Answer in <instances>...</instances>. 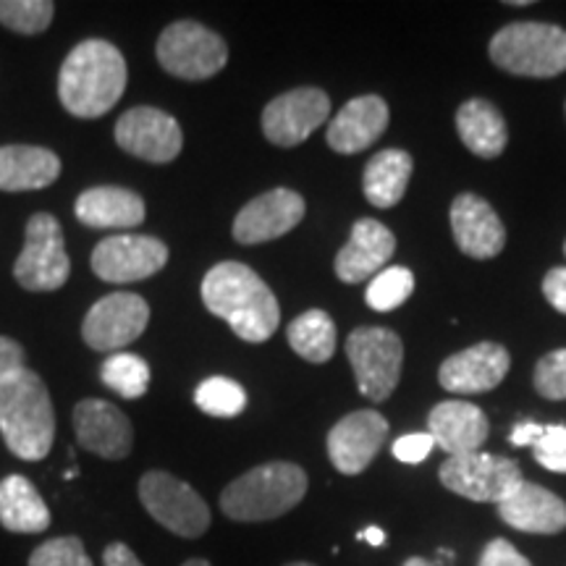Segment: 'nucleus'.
Wrapping results in <instances>:
<instances>
[{
  "label": "nucleus",
  "mask_w": 566,
  "mask_h": 566,
  "mask_svg": "<svg viewBox=\"0 0 566 566\" xmlns=\"http://www.w3.org/2000/svg\"><path fill=\"white\" fill-rule=\"evenodd\" d=\"M61 176V158L48 147L6 145L0 147V189L3 192H34Z\"/></svg>",
  "instance_id": "nucleus-25"
},
{
  "label": "nucleus",
  "mask_w": 566,
  "mask_h": 566,
  "mask_svg": "<svg viewBox=\"0 0 566 566\" xmlns=\"http://www.w3.org/2000/svg\"><path fill=\"white\" fill-rule=\"evenodd\" d=\"M304 218L302 195L292 189H271V192L254 197L239 210L233 221V239L239 244H263L283 237L300 226Z\"/></svg>",
  "instance_id": "nucleus-17"
},
{
  "label": "nucleus",
  "mask_w": 566,
  "mask_h": 566,
  "mask_svg": "<svg viewBox=\"0 0 566 566\" xmlns=\"http://www.w3.org/2000/svg\"><path fill=\"white\" fill-rule=\"evenodd\" d=\"M346 357H349L357 388L365 399L386 401L399 386L405 344L394 331L378 328V325L352 331L346 338Z\"/></svg>",
  "instance_id": "nucleus-7"
},
{
  "label": "nucleus",
  "mask_w": 566,
  "mask_h": 566,
  "mask_svg": "<svg viewBox=\"0 0 566 566\" xmlns=\"http://www.w3.org/2000/svg\"><path fill=\"white\" fill-rule=\"evenodd\" d=\"M331 116V101L323 90L300 87L283 92L265 105L263 134L279 147H296Z\"/></svg>",
  "instance_id": "nucleus-13"
},
{
  "label": "nucleus",
  "mask_w": 566,
  "mask_h": 566,
  "mask_svg": "<svg viewBox=\"0 0 566 566\" xmlns=\"http://www.w3.org/2000/svg\"><path fill=\"white\" fill-rule=\"evenodd\" d=\"M103 384L124 399H139L150 386V367L132 352H116L103 363Z\"/></svg>",
  "instance_id": "nucleus-30"
},
{
  "label": "nucleus",
  "mask_w": 566,
  "mask_h": 566,
  "mask_svg": "<svg viewBox=\"0 0 566 566\" xmlns=\"http://www.w3.org/2000/svg\"><path fill=\"white\" fill-rule=\"evenodd\" d=\"M139 501L145 512L168 533L195 541L210 530L212 516L202 495L171 472H145L139 480Z\"/></svg>",
  "instance_id": "nucleus-6"
},
{
  "label": "nucleus",
  "mask_w": 566,
  "mask_h": 566,
  "mask_svg": "<svg viewBox=\"0 0 566 566\" xmlns=\"http://www.w3.org/2000/svg\"><path fill=\"white\" fill-rule=\"evenodd\" d=\"M405 566H438V564L428 562V558H420V556H415V558H407Z\"/></svg>",
  "instance_id": "nucleus-44"
},
{
  "label": "nucleus",
  "mask_w": 566,
  "mask_h": 566,
  "mask_svg": "<svg viewBox=\"0 0 566 566\" xmlns=\"http://www.w3.org/2000/svg\"><path fill=\"white\" fill-rule=\"evenodd\" d=\"M509 365H512V359H509L504 346L483 342L451 354L438 370V380L451 394H485L504 384Z\"/></svg>",
  "instance_id": "nucleus-18"
},
{
  "label": "nucleus",
  "mask_w": 566,
  "mask_h": 566,
  "mask_svg": "<svg viewBox=\"0 0 566 566\" xmlns=\"http://www.w3.org/2000/svg\"><path fill=\"white\" fill-rule=\"evenodd\" d=\"M168 263V247L155 237H108L92 252V271L108 283L145 281Z\"/></svg>",
  "instance_id": "nucleus-12"
},
{
  "label": "nucleus",
  "mask_w": 566,
  "mask_h": 566,
  "mask_svg": "<svg viewBox=\"0 0 566 566\" xmlns=\"http://www.w3.org/2000/svg\"><path fill=\"white\" fill-rule=\"evenodd\" d=\"M158 63L168 74L187 82H202L216 76L229 61V45L221 34L197 21H176L158 38Z\"/></svg>",
  "instance_id": "nucleus-8"
},
{
  "label": "nucleus",
  "mask_w": 566,
  "mask_h": 566,
  "mask_svg": "<svg viewBox=\"0 0 566 566\" xmlns=\"http://www.w3.org/2000/svg\"><path fill=\"white\" fill-rule=\"evenodd\" d=\"M438 478L451 493L478 501V504H501L525 480L514 459L493 457L485 451L449 457L438 470Z\"/></svg>",
  "instance_id": "nucleus-10"
},
{
  "label": "nucleus",
  "mask_w": 566,
  "mask_h": 566,
  "mask_svg": "<svg viewBox=\"0 0 566 566\" xmlns=\"http://www.w3.org/2000/svg\"><path fill=\"white\" fill-rule=\"evenodd\" d=\"M0 525L19 535H40L51 527V509L30 478L9 475L0 483Z\"/></svg>",
  "instance_id": "nucleus-26"
},
{
  "label": "nucleus",
  "mask_w": 566,
  "mask_h": 566,
  "mask_svg": "<svg viewBox=\"0 0 566 566\" xmlns=\"http://www.w3.org/2000/svg\"><path fill=\"white\" fill-rule=\"evenodd\" d=\"M535 391L548 401L566 399V349L548 352L533 373Z\"/></svg>",
  "instance_id": "nucleus-35"
},
{
  "label": "nucleus",
  "mask_w": 566,
  "mask_h": 566,
  "mask_svg": "<svg viewBox=\"0 0 566 566\" xmlns=\"http://www.w3.org/2000/svg\"><path fill=\"white\" fill-rule=\"evenodd\" d=\"M202 302L231 325L242 342L263 344L281 323V307L271 286L244 263H218L202 279Z\"/></svg>",
  "instance_id": "nucleus-1"
},
{
  "label": "nucleus",
  "mask_w": 566,
  "mask_h": 566,
  "mask_svg": "<svg viewBox=\"0 0 566 566\" xmlns=\"http://www.w3.org/2000/svg\"><path fill=\"white\" fill-rule=\"evenodd\" d=\"M386 438L388 422L384 415L373 412V409H359V412L346 415L328 433L331 464L342 475H359L384 449Z\"/></svg>",
  "instance_id": "nucleus-15"
},
{
  "label": "nucleus",
  "mask_w": 566,
  "mask_h": 566,
  "mask_svg": "<svg viewBox=\"0 0 566 566\" xmlns=\"http://www.w3.org/2000/svg\"><path fill=\"white\" fill-rule=\"evenodd\" d=\"M116 142L124 153L147 163H171L184 147L181 126L166 111L142 108L126 111L116 124Z\"/></svg>",
  "instance_id": "nucleus-14"
},
{
  "label": "nucleus",
  "mask_w": 566,
  "mask_h": 566,
  "mask_svg": "<svg viewBox=\"0 0 566 566\" xmlns=\"http://www.w3.org/2000/svg\"><path fill=\"white\" fill-rule=\"evenodd\" d=\"M436 449V441L430 433H409L401 436L399 441L394 443V457L399 459L401 464H420L430 457V451Z\"/></svg>",
  "instance_id": "nucleus-37"
},
{
  "label": "nucleus",
  "mask_w": 566,
  "mask_h": 566,
  "mask_svg": "<svg viewBox=\"0 0 566 566\" xmlns=\"http://www.w3.org/2000/svg\"><path fill=\"white\" fill-rule=\"evenodd\" d=\"M307 472L292 462H268L223 488L221 512L233 522H271L302 504Z\"/></svg>",
  "instance_id": "nucleus-4"
},
{
  "label": "nucleus",
  "mask_w": 566,
  "mask_h": 566,
  "mask_svg": "<svg viewBox=\"0 0 566 566\" xmlns=\"http://www.w3.org/2000/svg\"><path fill=\"white\" fill-rule=\"evenodd\" d=\"M478 566H533V564H530V558L522 556L512 543L504 541V537H495V541H491L483 548Z\"/></svg>",
  "instance_id": "nucleus-38"
},
{
  "label": "nucleus",
  "mask_w": 566,
  "mask_h": 566,
  "mask_svg": "<svg viewBox=\"0 0 566 566\" xmlns=\"http://www.w3.org/2000/svg\"><path fill=\"white\" fill-rule=\"evenodd\" d=\"M357 537H359V541L370 543V546H375V548L384 546V543H386V533H384V530H380V527H367V530H363V533H359Z\"/></svg>",
  "instance_id": "nucleus-43"
},
{
  "label": "nucleus",
  "mask_w": 566,
  "mask_h": 566,
  "mask_svg": "<svg viewBox=\"0 0 566 566\" xmlns=\"http://www.w3.org/2000/svg\"><path fill=\"white\" fill-rule=\"evenodd\" d=\"M27 242L21 250L13 279L27 292H55L69 281L71 263L63 244V229L51 212H38L27 223Z\"/></svg>",
  "instance_id": "nucleus-9"
},
{
  "label": "nucleus",
  "mask_w": 566,
  "mask_h": 566,
  "mask_svg": "<svg viewBox=\"0 0 566 566\" xmlns=\"http://www.w3.org/2000/svg\"><path fill=\"white\" fill-rule=\"evenodd\" d=\"M533 454L548 472L566 475V424H546V433L533 446Z\"/></svg>",
  "instance_id": "nucleus-36"
},
{
  "label": "nucleus",
  "mask_w": 566,
  "mask_h": 566,
  "mask_svg": "<svg viewBox=\"0 0 566 566\" xmlns=\"http://www.w3.org/2000/svg\"><path fill=\"white\" fill-rule=\"evenodd\" d=\"M543 433H546V424H537V422H520L509 436V441L514 446H535L541 441Z\"/></svg>",
  "instance_id": "nucleus-42"
},
{
  "label": "nucleus",
  "mask_w": 566,
  "mask_h": 566,
  "mask_svg": "<svg viewBox=\"0 0 566 566\" xmlns=\"http://www.w3.org/2000/svg\"><path fill=\"white\" fill-rule=\"evenodd\" d=\"M388 129V105L384 97L378 95H363L354 97L336 113L334 122L328 124V139L331 150L342 155H357L373 147L375 142L384 137Z\"/></svg>",
  "instance_id": "nucleus-23"
},
{
  "label": "nucleus",
  "mask_w": 566,
  "mask_h": 566,
  "mask_svg": "<svg viewBox=\"0 0 566 566\" xmlns=\"http://www.w3.org/2000/svg\"><path fill=\"white\" fill-rule=\"evenodd\" d=\"M74 433L82 449L90 454L111 459H126L132 454L134 430L132 420L122 409L103 399H84L74 409Z\"/></svg>",
  "instance_id": "nucleus-16"
},
{
  "label": "nucleus",
  "mask_w": 566,
  "mask_h": 566,
  "mask_svg": "<svg viewBox=\"0 0 566 566\" xmlns=\"http://www.w3.org/2000/svg\"><path fill=\"white\" fill-rule=\"evenodd\" d=\"M195 405L210 417H239L247 409V391L237 380L216 375L197 386Z\"/></svg>",
  "instance_id": "nucleus-31"
},
{
  "label": "nucleus",
  "mask_w": 566,
  "mask_h": 566,
  "mask_svg": "<svg viewBox=\"0 0 566 566\" xmlns=\"http://www.w3.org/2000/svg\"><path fill=\"white\" fill-rule=\"evenodd\" d=\"M543 294H546V300L554 304V310L566 315V268H554V271H548L546 279H543Z\"/></svg>",
  "instance_id": "nucleus-39"
},
{
  "label": "nucleus",
  "mask_w": 566,
  "mask_h": 566,
  "mask_svg": "<svg viewBox=\"0 0 566 566\" xmlns=\"http://www.w3.org/2000/svg\"><path fill=\"white\" fill-rule=\"evenodd\" d=\"M76 218L90 229H134L145 221L147 208L126 187H92L76 200Z\"/></svg>",
  "instance_id": "nucleus-24"
},
{
  "label": "nucleus",
  "mask_w": 566,
  "mask_h": 566,
  "mask_svg": "<svg viewBox=\"0 0 566 566\" xmlns=\"http://www.w3.org/2000/svg\"><path fill=\"white\" fill-rule=\"evenodd\" d=\"M24 367V349L9 336H0V380Z\"/></svg>",
  "instance_id": "nucleus-40"
},
{
  "label": "nucleus",
  "mask_w": 566,
  "mask_h": 566,
  "mask_svg": "<svg viewBox=\"0 0 566 566\" xmlns=\"http://www.w3.org/2000/svg\"><path fill=\"white\" fill-rule=\"evenodd\" d=\"M415 292V275L409 268H386V271H380L375 279L367 283V292H365V300L370 304L373 310H378V313H391V310L401 307L409 296Z\"/></svg>",
  "instance_id": "nucleus-32"
},
{
  "label": "nucleus",
  "mask_w": 566,
  "mask_h": 566,
  "mask_svg": "<svg viewBox=\"0 0 566 566\" xmlns=\"http://www.w3.org/2000/svg\"><path fill=\"white\" fill-rule=\"evenodd\" d=\"M564 254H566V244H564Z\"/></svg>",
  "instance_id": "nucleus-47"
},
{
  "label": "nucleus",
  "mask_w": 566,
  "mask_h": 566,
  "mask_svg": "<svg viewBox=\"0 0 566 566\" xmlns=\"http://www.w3.org/2000/svg\"><path fill=\"white\" fill-rule=\"evenodd\" d=\"M103 566H145L139 562V556L126 546V543L116 541L103 551Z\"/></svg>",
  "instance_id": "nucleus-41"
},
{
  "label": "nucleus",
  "mask_w": 566,
  "mask_h": 566,
  "mask_svg": "<svg viewBox=\"0 0 566 566\" xmlns=\"http://www.w3.org/2000/svg\"><path fill=\"white\" fill-rule=\"evenodd\" d=\"M412 155L405 150H380L375 158L367 160L363 174L367 202L380 210L399 205L409 187V179H412Z\"/></svg>",
  "instance_id": "nucleus-28"
},
{
  "label": "nucleus",
  "mask_w": 566,
  "mask_h": 566,
  "mask_svg": "<svg viewBox=\"0 0 566 566\" xmlns=\"http://www.w3.org/2000/svg\"><path fill=\"white\" fill-rule=\"evenodd\" d=\"M451 231L459 250L475 260H491L506 244L504 223L478 195H459L451 202Z\"/></svg>",
  "instance_id": "nucleus-19"
},
{
  "label": "nucleus",
  "mask_w": 566,
  "mask_h": 566,
  "mask_svg": "<svg viewBox=\"0 0 566 566\" xmlns=\"http://www.w3.org/2000/svg\"><path fill=\"white\" fill-rule=\"evenodd\" d=\"M396 237L391 229H386L380 221L373 218H359L352 226L349 242L336 254V275L344 283H363L375 279L388 260L394 258Z\"/></svg>",
  "instance_id": "nucleus-20"
},
{
  "label": "nucleus",
  "mask_w": 566,
  "mask_h": 566,
  "mask_svg": "<svg viewBox=\"0 0 566 566\" xmlns=\"http://www.w3.org/2000/svg\"><path fill=\"white\" fill-rule=\"evenodd\" d=\"M0 436L13 457L40 462L51 454L55 412L38 373L21 370L0 380Z\"/></svg>",
  "instance_id": "nucleus-3"
},
{
  "label": "nucleus",
  "mask_w": 566,
  "mask_h": 566,
  "mask_svg": "<svg viewBox=\"0 0 566 566\" xmlns=\"http://www.w3.org/2000/svg\"><path fill=\"white\" fill-rule=\"evenodd\" d=\"M499 506L509 527L530 535H556L566 530V504L543 485L522 480Z\"/></svg>",
  "instance_id": "nucleus-22"
},
{
  "label": "nucleus",
  "mask_w": 566,
  "mask_h": 566,
  "mask_svg": "<svg viewBox=\"0 0 566 566\" xmlns=\"http://www.w3.org/2000/svg\"><path fill=\"white\" fill-rule=\"evenodd\" d=\"M126 82L129 71L124 53L108 40H84L61 66V105L76 118H101L122 101Z\"/></svg>",
  "instance_id": "nucleus-2"
},
{
  "label": "nucleus",
  "mask_w": 566,
  "mask_h": 566,
  "mask_svg": "<svg viewBox=\"0 0 566 566\" xmlns=\"http://www.w3.org/2000/svg\"><path fill=\"white\" fill-rule=\"evenodd\" d=\"M147 323H150V304L139 294L113 292L92 304L82 323V336L90 349L116 354L137 342L145 334Z\"/></svg>",
  "instance_id": "nucleus-11"
},
{
  "label": "nucleus",
  "mask_w": 566,
  "mask_h": 566,
  "mask_svg": "<svg viewBox=\"0 0 566 566\" xmlns=\"http://www.w3.org/2000/svg\"><path fill=\"white\" fill-rule=\"evenodd\" d=\"M51 0H0V24L19 34H40L51 27Z\"/></svg>",
  "instance_id": "nucleus-33"
},
{
  "label": "nucleus",
  "mask_w": 566,
  "mask_h": 566,
  "mask_svg": "<svg viewBox=\"0 0 566 566\" xmlns=\"http://www.w3.org/2000/svg\"><path fill=\"white\" fill-rule=\"evenodd\" d=\"M181 566H212L208 558H187Z\"/></svg>",
  "instance_id": "nucleus-45"
},
{
  "label": "nucleus",
  "mask_w": 566,
  "mask_h": 566,
  "mask_svg": "<svg viewBox=\"0 0 566 566\" xmlns=\"http://www.w3.org/2000/svg\"><path fill=\"white\" fill-rule=\"evenodd\" d=\"M286 338L307 363H328L336 352V323L325 310H307L289 325Z\"/></svg>",
  "instance_id": "nucleus-29"
},
{
  "label": "nucleus",
  "mask_w": 566,
  "mask_h": 566,
  "mask_svg": "<svg viewBox=\"0 0 566 566\" xmlns=\"http://www.w3.org/2000/svg\"><path fill=\"white\" fill-rule=\"evenodd\" d=\"M457 132L462 137L464 147L478 158H499L506 150L509 132L501 111L488 101H467L457 111Z\"/></svg>",
  "instance_id": "nucleus-27"
},
{
  "label": "nucleus",
  "mask_w": 566,
  "mask_h": 566,
  "mask_svg": "<svg viewBox=\"0 0 566 566\" xmlns=\"http://www.w3.org/2000/svg\"><path fill=\"white\" fill-rule=\"evenodd\" d=\"M30 566H95L76 535L51 537L32 551Z\"/></svg>",
  "instance_id": "nucleus-34"
},
{
  "label": "nucleus",
  "mask_w": 566,
  "mask_h": 566,
  "mask_svg": "<svg viewBox=\"0 0 566 566\" xmlns=\"http://www.w3.org/2000/svg\"><path fill=\"white\" fill-rule=\"evenodd\" d=\"M283 566H315V564H310V562H292V564H283Z\"/></svg>",
  "instance_id": "nucleus-46"
},
{
  "label": "nucleus",
  "mask_w": 566,
  "mask_h": 566,
  "mask_svg": "<svg viewBox=\"0 0 566 566\" xmlns=\"http://www.w3.org/2000/svg\"><path fill=\"white\" fill-rule=\"evenodd\" d=\"M491 61L516 76L551 80L566 71V30L541 21H516L491 40Z\"/></svg>",
  "instance_id": "nucleus-5"
},
{
  "label": "nucleus",
  "mask_w": 566,
  "mask_h": 566,
  "mask_svg": "<svg viewBox=\"0 0 566 566\" xmlns=\"http://www.w3.org/2000/svg\"><path fill=\"white\" fill-rule=\"evenodd\" d=\"M428 433L449 457H464L483 449L491 424L483 409L470 401H441L430 409Z\"/></svg>",
  "instance_id": "nucleus-21"
}]
</instances>
